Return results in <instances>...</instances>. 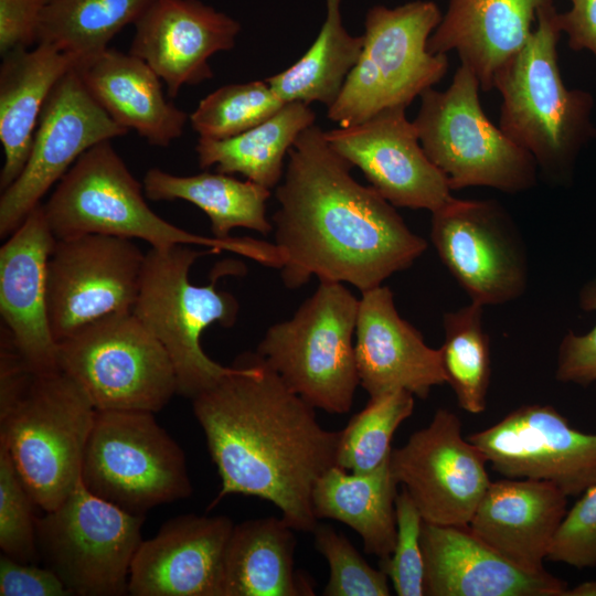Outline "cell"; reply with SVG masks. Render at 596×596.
<instances>
[{
	"label": "cell",
	"mask_w": 596,
	"mask_h": 596,
	"mask_svg": "<svg viewBox=\"0 0 596 596\" xmlns=\"http://www.w3.org/2000/svg\"><path fill=\"white\" fill-rule=\"evenodd\" d=\"M351 168L315 124L290 148L273 215L287 288L297 289L316 276L363 292L408 268L426 251L427 242L409 230L395 206L359 183Z\"/></svg>",
	"instance_id": "1"
},
{
	"label": "cell",
	"mask_w": 596,
	"mask_h": 596,
	"mask_svg": "<svg viewBox=\"0 0 596 596\" xmlns=\"http://www.w3.org/2000/svg\"><path fill=\"white\" fill-rule=\"evenodd\" d=\"M192 398L193 413L221 479L209 510L230 494L267 500L295 530L318 524L312 491L336 466L340 430L324 429L315 408L257 355Z\"/></svg>",
	"instance_id": "2"
},
{
	"label": "cell",
	"mask_w": 596,
	"mask_h": 596,
	"mask_svg": "<svg viewBox=\"0 0 596 596\" xmlns=\"http://www.w3.org/2000/svg\"><path fill=\"white\" fill-rule=\"evenodd\" d=\"M557 15L553 1L538 10V26L497 73L493 88L502 102L500 129L534 158L545 177L563 183L595 127L592 94L568 89L562 79Z\"/></svg>",
	"instance_id": "3"
},
{
	"label": "cell",
	"mask_w": 596,
	"mask_h": 596,
	"mask_svg": "<svg viewBox=\"0 0 596 596\" xmlns=\"http://www.w3.org/2000/svg\"><path fill=\"white\" fill-rule=\"evenodd\" d=\"M145 198L142 184L108 140L89 148L75 161L43 209L56 240L96 233L142 240L161 251L194 244L217 253L233 252L280 269L283 260L275 244L188 232L156 214Z\"/></svg>",
	"instance_id": "4"
},
{
	"label": "cell",
	"mask_w": 596,
	"mask_h": 596,
	"mask_svg": "<svg viewBox=\"0 0 596 596\" xmlns=\"http://www.w3.org/2000/svg\"><path fill=\"white\" fill-rule=\"evenodd\" d=\"M216 251H196L188 245L150 248L145 256L134 315L161 342L174 366L178 394L194 398L221 379L238 371L213 361L201 347L203 331L213 323L230 328L236 322V298L215 287L227 269L217 268L204 286L190 281L194 262Z\"/></svg>",
	"instance_id": "5"
},
{
	"label": "cell",
	"mask_w": 596,
	"mask_h": 596,
	"mask_svg": "<svg viewBox=\"0 0 596 596\" xmlns=\"http://www.w3.org/2000/svg\"><path fill=\"white\" fill-rule=\"evenodd\" d=\"M359 301L343 283L321 280L290 319L267 329L256 350L294 393L329 414L348 413L360 384Z\"/></svg>",
	"instance_id": "6"
},
{
	"label": "cell",
	"mask_w": 596,
	"mask_h": 596,
	"mask_svg": "<svg viewBox=\"0 0 596 596\" xmlns=\"http://www.w3.org/2000/svg\"><path fill=\"white\" fill-rule=\"evenodd\" d=\"M441 18L433 1L372 7L361 54L328 118L347 127L387 108H407L438 83L448 70L447 54L430 53L427 42Z\"/></svg>",
	"instance_id": "7"
},
{
	"label": "cell",
	"mask_w": 596,
	"mask_h": 596,
	"mask_svg": "<svg viewBox=\"0 0 596 596\" xmlns=\"http://www.w3.org/2000/svg\"><path fill=\"white\" fill-rule=\"evenodd\" d=\"M479 89L476 74L460 64L448 88L432 87L419 96L413 123L423 149L451 190L489 187L518 193L533 188L534 158L489 120Z\"/></svg>",
	"instance_id": "8"
},
{
	"label": "cell",
	"mask_w": 596,
	"mask_h": 596,
	"mask_svg": "<svg viewBox=\"0 0 596 596\" xmlns=\"http://www.w3.org/2000/svg\"><path fill=\"white\" fill-rule=\"evenodd\" d=\"M96 408L64 372L34 377L17 407L0 419V445L44 512L57 508L81 481Z\"/></svg>",
	"instance_id": "9"
},
{
	"label": "cell",
	"mask_w": 596,
	"mask_h": 596,
	"mask_svg": "<svg viewBox=\"0 0 596 596\" xmlns=\"http://www.w3.org/2000/svg\"><path fill=\"white\" fill-rule=\"evenodd\" d=\"M81 479L91 493L139 515L193 492L183 450L146 411H96Z\"/></svg>",
	"instance_id": "10"
},
{
	"label": "cell",
	"mask_w": 596,
	"mask_h": 596,
	"mask_svg": "<svg viewBox=\"0 0 596 596\" xmlns=\"http://www.w3.org/2000/svg\"><path fill=\"white\" fill-rule=\"evenodd\" d=\"M58 364L97 411H161L178 393L172 361L134 312L116 313L58 342Z\"/></svg>",
	"instance_id": "11"
},
{
	"label": "cell",
	"mask_w": 596,
	"mask_h": 596,
	"mask_svg": "<svg viewBox=\"0 0 596 596\" xmlns=\"http://www.w3.org/2000/svg\"><path fill=\"white\" fill-rule=\"evenodd\" d=\"M145 515L91 493L81 481L36 522L40 560L76 596L128 594L131 562Z\"/></svg>",
	"instance_id": "12"
},
{
	"label": "cell",
	"mask_w": 596,
	"mask_h": 596,
	"mask_svg": "<svg viewBox=\"0 0 596 596\" xmlns=\"http://www.w3.org/2000/svg\"><path fill=\"white\" fill-rule=\"evenodd\" d=\"M145 256L132 240L113 235L56 240L47 263L46 295L57 343L98 319L132 312Z\"/></svg>",
	"instance_id": "13"
},
{
	"label": "cell",
	"mask_w": 596,
	"mask_h": 596,
	"mask_svg": "<svg viewBox=\"0 0 596 596\" xmlns=\"http://www.w3.org/2000/svg\"><path fill=\"white\" fill-rule=\"evenodd\" d=\"M430 240L471 302L501 305L525 291V245L512 217L497 201L454 198L432 212Z\"/></svg>",
	"instance_id": "14"
},
{
	"label": "cell",
	"mask_w": 596,
	"mask_h": 596,
	"mask_svg": "<svg viewBox=\"0 0 596 596\" xmlns=\"http://www.w3.org/2000/svg\"><path fill=\"white\" fill-rule=\"evenodd\" d=\"M128 131L92 97L75 68L65 74L43 107L23 170L2 191L0 236L12 234L86 150Z\"/></svg>",
	"instance_id": "15"
},
{
	"label": "cell",
	"mask_w": 596,
	"mask_h": 596,
	"mask_svg": "<svg viewBox=\"0 0 596 596\" xmlns=\"http://www.w3.org/2000/svg\"><path fill=\"white\" fill-rule=\"evenodd\" d=\"M480 449L462 437L461 421L438 408L430 423L392 448L390 469L423 521L468 526L491 483Z\"/></svg>",
	"instance_id": "16"
},
{
	"label": "cell",
	"mask_w": 596,
	"mask_h": 596,
	"mask_svg": "<svg viewBox=\"0 0 596 596\" xmlns=\"http://www.w3.org/2000/svg\"><path fill=\"white\" fill-rule=\"evenodd\" d=\"M468 440L504 478L546 481L567 497L596 482V434L575 429L551 405H522Z\"/></svg>",
	"instance_id": "17"
},
{
	"label": "cell",
	"mask_w": 596,
	"mask_h": 596,
	"mask_svg": "<svg viewBox=\"0 0 596 596\" xmlns=\"http://www.w3.org/2000/svg\"><path fill=\"white\" fill-rule=\"evenodd\" d=\"M324 137L395 207L435 212L454 199L446 177L427 157L404 107L387 108L362 123L324 131Z\"/></svg>",
	"instance_id": "18"
},
{
	"label": "cell",
	"mask_w": 596,
	"mask_h": 596,
	"mask_svg": "<svg viewBox=\"0 0 596 596\" xmlns=\"http://www.w3.org/2000/svg\"><path fill=\"white\" fill-rule=\"evenodd\" d=\"M55 242L40 204L0 248L2 326L36 376L61 372L46 295L47 263Z\"/></svg>",
	"instance_id": "19"
},
{
	"label": "cell",
	"mask_w": 596,
	"mask_h": 596,
	"mask_svg": "<svg viewBox=\"0 0 596 596\" xmlns=\"http://www.w3.org/2000/svg\"><path fill=\"white\" fill-rule=\"evenodd\" d=\"M129 53L145 61L172 98L213 77L210 57L235 46L238 21L200 0H155L134 23Z\"/></svg>",
	"instance_id": "20"
},
{
	"label": "cell",
	"mask_w": 596,
	"mask_h": 596,
	"mask_svg": "<svg viewBox=\"0 0 596 596\" xmlns=\"http://www.w3.org/2000/svg\"><path fill=\"white\" fill-rule=\"evenodd\" d=\"M234 523L225 515L183 514L141 541L131 562L132 596H222Z\"/></svg>",
	"instance_id": "21"
},
{
	"label": "cell",
	"mask_w": 596,
	"mask_h": 596,
	"mask_svg": "<svg viewBox=\"0 0 596 596\" xmlns=\"http://www.w3.org/2000/svg\"><path fill=\"white\" fill-rule=\"evenodd\" d=\"M361 294L354 342L360 385L370 397L404 390L427 398L446 383L440 350L400 316L387 286Z\"/></svg>",
	"instance_id": "22"
},
{
	"label": "cell",
	"mask_w": 596,
	"mask_h": 596,
	"mask_svg": "<svg viewBox=\"0 0 596 596\" xmlns=\"http://www.w3.org/2000/svg\"><path fill=\"white\" fill-rule=\"evenodd\" d=\"M421 545L429 596H564L567 584L546 571H525L468 526L423 521Z\"/></svg>",
	"instance_id": "23"
},
{
	"label": "cell",
	"mask_w": 596,
	"mask_h": 596,
	"mask_svg": "<svg viewBox=\"0 0 596 596\" xmlns=\"http://www.w3.org/2000/svg\"><path fill=\"white\" fill-rule=\"evenodd\" d=\"M566 512L567 496L554 485L504 478L489 485L468 528L514 565L542 572Z\"/></svg>",
	"instance_id": "24"
},
{
	"label": "cell",
	"mask_w": 596,
	"mask_h": 596,
	"mask_svg": "<svg viewBox=\"0 0 596 596\" xmlns=\"http://www.w3.org/2000/svg\"><path fill=\"white\" fill-rule=\"evenodd\" d=\"M552 0H448V9L427 42L433 54L456 51L460 64L485 92L497 73L528 42L538 10Z\"/></svg>",
	"instance_id": "25"
},
{
	"label": "cell",
	"mask_w": 596,
	"mask_h": 596,
	"mask_svg": "<svg viewBox=\"0 0 596 596\" xmlns=\"http://www.w3.org/2000/svg\"><path fill=\"white\" fill-rule=\"evenodd\" d=\"M75 70L100 107L150 145L168 147L183 135L188 115L166 99L160 77L141 58L108 47Z\"/></svg>",
	"instance_id": "26"
},
{
	"label": "cell",
	"mask_w": 596,
	"mask_h": 596,
	"mask_svg": "<svg viewBox=\"0 0 596 596\" xmlns=\"http://www.w3.org/2000/svg\"><path fill=\"white\" fill-rule=\"evenodd\" d=\"M77 65L75 57L45 43L2 55L0 141L4 162L0 172L1 191L23 170L40 116L53 88Z\"/></svg>",
	"instance_id": "27"
},
{
	"label": "cell",
	"mask_w": 596,
	"mask_h": 596,
	"mask_svg": "<svg viewBox=\"0 0 596 596\" xmlns=\"http://www.w3.org/2000/svg\"><path fill=\"white\" fill-rule=\"evenodd\" d=\"M295 530L280 517L234 524L224 561L222 596H312L295 571Z\"/></svg>",
	"instance_id": "28"
},
{
	"label": "cell",
	"mask_w": 596,
	"mask_h": 596,
	"mask_svg": "<svg viewBox=\"0 0 596 596\" xmlns=\"http://www.w3.org/2000/svg\"><path fill=\"white\" fill-rule=\"evenodd\" d=\"M397 482L390 459L368 473H353L333 466L317 480L312 491L316 518L332 519L353 529L364 552L385 562L396 540Z\"/></svg>",
	"instance_id": "29"
},
{
	"label": "cell",
	"mask_w": 596,
	"mask_h": 596,
	"mask_svg": "<svg viewBox=\"0 0 596 596\" xmlns=\"http://www.w3.org/2000/svg\"><path fill=\"white\" fill-rule=\"evenodd\" d=\"M142 187L151 201L182 200L198 206L209 216L217 238L231 237L230 232L237 227L263 235L274 228L266 216L270 190L251 180L217 171L185 177L151 168L143 175Z\"/></svg>",
	"instance_id": "30"
},
{
	"label": "cell",
	"mask_w": 596,
	"mask_h": 596,
	"mask_svg": "<svg viewBox=\"0 0 596 596\" xmlns=\"http://www.w3.org/2000/svg\"><path fill=\"white\" fill-rule=\"evenodd\" d=\"M316 114L301 102L286 103L276 114L235 137H199L195 151L200 168L215 166V171L240 173L269 190L284 175V159L297 137L315 124Z\"/></svg>",
	"instance_id": "31"
},
{
	"label": "cell",
	"mask_w": 596,
	"mask_h": 596,
	"mask_svg": "<svg viewBox=\"0 0 596 596\" xmlns=\"http://www.w3.org/2000/svg\"><path fill=\"white\" fill-rule=\"evenodd\" d=\"M342 0H326V19L309 50L290 67L265 81L284 103H321L329 108L356 64L363 35H351L343 25Z\"/></svg>",
	"instance_id": "32"
},
{
	"label": "cell",
	"mask_w": 596,
	"mask_h": 596,
	"mask_svg": "<svg viewBox=\"0 0 596 596\" xmlns=\"http://www.w3.org/2000/svg\"><path fill=\"white\" fill-rule=\"evenodd\" d=\"M155 0H49L38 43L50 44L83 63L108 49ZM36 43V44H38Z\"/></svg>",
	"instance_id": "33"
},
{
	"label": "cell",
	"mask_w": 596,
	"mask_h": 596,
	"mask_svg": "<svg viewBox=\"0 0 596 596\" xmlns=\"http://www.w3.org/2000/svg\"><path fill=\"white\" fill-rule=\"evenodd\" d=\"M483 306L471 302L444 315L445 340L439 349L448 383L459 406L470 414L487 408L491 375L489 337L482 324Z\"/></svg>",
	"instance_id": "34"
},
{
	"label": "cell",
	"mask_w": 596,
	"mask_h": 596,
	"mask_svg": "<svg viewBox=\"0 0 596 596\" xmlns=\"http://www.w3.org/2000/svg\"><path fill=\"white\" fill-rule=\"evenodd\" d=\"M414 405V395L404 390L370 397L340 430L336 466L353 473L380 468L390 459L392 437L412 415Z\"/></svg>",
	"instance_id": "35"
},
{
	"label": "cell",
	"mask_w": 596,
	"mask_h": 596,
	"mask_svg": "<svg viewBox=\"0 0 596 596\" xmlns=\"http://www.w3.org/2000/svg\"><path fill=\"white\" fill-rule=\"evenodd\" d=\"M285 104L266 81L228 84L201 99L190 123L201 138L227 139L262 124Z\"/></svg>",
	"instance_id": "36"
},
{
	"label": "cell",
	"mask_w": 596,
	"mask_h": 596,
	"mask_svg": "<svg viewBox=\"0 0 596 596\" xmlns=\"http://www.w3.org/2000/svg\"><path fill=\"white\" fill-rule=\"evenodd\" d=\"M315 547L327 560L330 574L326 596H389V577L370 566L353 544L329 524L312 531Z\"/></svg>",
	"instance_id": "37"
},
{
	"label": "cell",
	"mask_w": 596,
	"mask_h": 596,
	"mask_svg": "<svg viewBox=\"0 0 596 596\" xmlns=\"http://www.w3.org/2000/svg\"><path fill=\"white\" fill-rule=\"evenodd\" d=\"M34 505L7 449L0 445V547L2 554L18 562L40 560Z\"/></svg>",
	"instance_id": "38"
},
{
	"label": "cell",
	"mask_w": 596,
	"mask_h": 596,
	"mask_svg": "<svg viewBox=\"0 0 596 596\" xmlns=\"http://www.w3.org/2000/svg\"><path fill=\"white\" fill-rule=\"evenodd\" d=\"M396 540L392 555L380 568L392 582L398 596H423L425 563L421 545L423 518L403 488L395 500Z\"/></svg>",
	"instance_id": "39"
},
{
	"label": "cell",
	"mask_w": 596,
	"mask_h": 596,
	"mask_svg": "<svg viewBox=\"0 0 596 596\" xmlns=\"http://www.w3.org/2000/svg\"><path fill=\"white\" fill-rule=\"evenodd\" d=\"M547 560L576 568L596 566V482L567 510Z\"/></svg>",
	"instance_id": "40"
},
{
	"label": "cell",
	"mask_w": 596,
	"mask_h": 596,
	"mask_svg": "<svg viewBox=\"0 0 596 596\" xmlns=\"http://www.w3.org/2000/svg\"><path fill=\"white\" fill-rule=\"evenodd\" d=\"M579 307L596 312V276L584 284ZM555 377L563 383L587 386L596 382V324L585 334L568 332L562 340Z\"/></svg>",
	"instance_id": "41"
},
{
	"label": "cell",
	"mask_w": 596,
	"mask_h": 596,
	"mask_svg": "<svg viewBox=\"0 0 596 596\" xmlns=\"http://www.w3.org/2000/svg\"><path fill=\"white\" fill-rule=\"evenodd\" d=\"M61 578L49 567L0 557V596H70Z\"/></svg>",
	"instance_id": "42"
},
{
	"label": "cell",
	"mask_w": 596,
	"mask_h": 596,
	"mask_svg": "<svg viewBox=\"0 0 596 596\" xmlns=\"http://www.w3.org/2000/svg\"><path fill=\"white\" fill-rule=\"evenodd\" d=\"M49 0H0V54L38 43L43 11Z\"/></svg>",
	"instance_id": "43"
},
{
	"label": "cell",
	"mask_w": 596,
	"mask_h": 596,
	"mask_svg": "<svg viewBox=\"0 0 596 596\" xmlns=\"http://www.w3.org/2000/svg\"><path fill=\"white\" fill-rule=\"evenodd\" d=\"M35 375L1 326L0 342V419L8 416L28 394Z\"/></svg>",
	"instance_id": "44"
},
{
	"label": "cell",
	"mask_w": 596,
	"mask_h": 596,
	"mask_svg": "<svg viewBox=\"0 0 596 596\" xmlns=\"http://www.w3.org/2000/svg\"><path fill=\"white\" fill-rule=\"evenodd\" d=\"M557 20L572 50H587L596 56V0H572V8L558 13Z\"/></svg>",
	"instance_id": "45"
},
{
	"label": "cell",
	"mask_w": 596,
	"mask_h": 596,
	"mask_svg": "<svg viewBox=\"0 0 596 596\" xmlns=\"http://www.w3.org/2000/svg\"><path fill=\"white\" fill-rule=\"evenodd\" d=\"M564 596H596V581H588L567 588Z\"/></svg>",
	"instance_id": "46"
}]
</instances>
